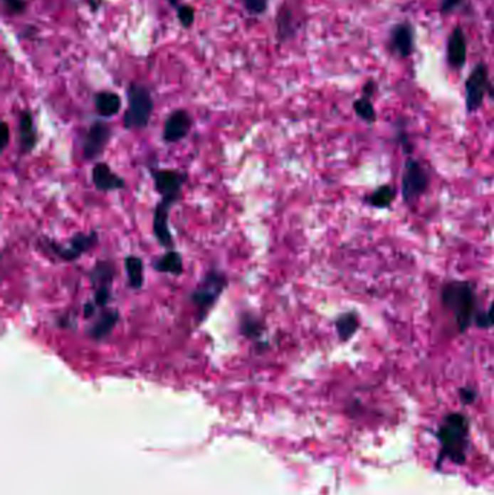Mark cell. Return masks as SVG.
<instances>
[{"label":"cell","instance_id":"1","mask_svg":"<svg viewBox=\"0 0 494 495\" xmlns=\"http://www.w3.org/2000/svg\"><path fill=\"white\" fill-rule=\"evenodd\" d=\"M441 303L452 313L458 332L466 334L475 317V290L474 284L464 280H452L441 288Z\"/></svg>","mask_w":494,"mask_h":495},{"label":"cell","instance_id":"2","mask_svg":"<svg viewBox=\"0 0 494 495\" xmlns=\"http://www.w3.org/2000/svg\"><path fill=\"white\" fill-rule=\"evenodd\" d=\"M228 287V277L218 270H211L206 272L203 280L196 285L191 292L190 300L197 309V324L206 320L209 312L221 299L225 288Z\"/></svg>","mask_w":494,"mask_h":495},{"label":"cell","instance_id":"3","mask_svg":"<svg viewBox=\"0 0 494 495\" xmlns=\"http://www.w3.org/2000/svg\"><path fill=\"white\" fill-rule=\"evenodd\" d=\"M127 97L128 109L125 116H123V127L130 131L147 128L154 112V99L151 90L141 82L132 81L127 89Z\"/></svg>","mask_w":494,"mask_h":495},{"label":"cell","instance_id":"4","mask_svg":"<svg viewBox=\"0 0 494 495\" xmlns=\"http://www.w3.org/2000/svg\"><path fill=\"white\" fill-rule=\"evenodd\" d=\"M99 236L96 230H92L89 233H75L71 239L68 246H63L57 243L53 239L43 238L39 240V246L46 250L47 252H51L54 257H57L61 261L73 262L78 260L81 255L88 254L98 245Z\"/></svg>","mask_w":494,"mask_h":495},{"label":"cell","instance_id":"5","mask_svg":"<svg viewBox=\"0 0 494 495\" xmlns=\"http://www.w3.org/2000/svg\"><path fill=\"white\" fill-rule=\"evenodd\" d=\"M468 423L463 415H449L441 429V440L445 452L452 459H463L464 449L467 443Z\"/></svg>","mask_w":494,"mask_h":495},{"label":"cell","instance_id":"6","mask_svg":"<svg viewBox=\"0 0 494 495\" xmlns=\"http://www.w3.org/2000/svg\"><path fill=\"white\" fill-rule=\"evenodd\" d=\"M429 187V176L422 164L414 156H407L401 176V198L404 203L418 200Z\"/></svg>","mask_w":494,"mask_h":495},{"label":"cell","instance_id":"7","mask_svg":"<svg viewBox=\"0 0 494 495\" xmlns=\"http://www.w3.org/2000/svg\"><path fill=\"white\" fill-rule=\"evenodd\" d=\"M491 82L488 80V68L485 63H478L466 80V109L468 115L478 112L484 97L488 95Z\"/></svg>","mask_w":494,"mask_h":495},{"label":"cell","instance_id":"8","mask_svg":"<svg viewBox=\"0 0 494 495\" xmlns=\"http://www.w3.org/2000/svg\"><path fill=\"white\" fill-rule=\"evenodd\" d=\"M157 193L164 198H182V188L187 181V174L179 170H151Z\"/></svg>","mask_w":494,"mask_h":495},{"label":"cell","instance_id":"9","mask_svg":"<svg viewBox=\"0 0 494 495\" xmlns=\"http://www.w3.org/2000/svg\"><path fill=\"white\" fill-rule=\"evenodd\" d=\"M112 138V128L103 120L93 122L83 139V156L88 161L96 159L103 154Z\"/></svg>","mask_w":494,"mask_h":495},{"label":"cell","instance_id":"10","mask_svg":"<svg viewBox=\"0 0 494 495\" xmlns=\"http://www.w3.org/2000/svg\"><path fill=\"white\" fill-rule=\"evenodd\" d=\"M176 203L177 201L173 198L161 197L159 203L157 204V208L154 211V219H152V232L155 239L162 247H166V250L169 251L174 247V240L169 226V216H170L172 208Z\"/></svg>","mask_w":494,"mask_h":495},{"label":"cell","instance_id":"11","mask_svg":"<svg viewBox=\"0 0 494 495\" xmlns=\"http://www.w3.org/2000/svg\"><path fill=\"white\" fill-rule=\"evenodd\" d=\"M191 127V115L186 109H176L164 122L162 138L167 144H177L189 135Z\"/></svg>","mask_w":494,"mask_h":495},{"label":"cell","instance_id":"12","mask_svg":"<svg viewBox=\"0 0 494 495\" xmlns=\"http://www.w3.org/2000/svg\"><path fill=\"white\" fill-rule=\"evenodd\" d=\"M468 46L464 29L461 25H456L451 31L446 43V61L454 70H461L467 63Z\"/></svg>","mask_w":494,"mask_h":495},{"label":"cell","instance_id":"13","mask_svg":"<svg viewBox=\"0 0 494 495\" xmlns=\"http://www.w3.org/2000/svg\"><path fill=\"white\" fill-rule=\"evenodd\" d=\"M390 48L401 58H409L415 53V31L407 22L396 23L390 31Z\"/></svg>","mask_w":494,"mask_h":495},{"label":"cell","instance_id":"14","mask_svg":"<svg viewBox=\"0 0 494 495\" xmlns=\"http://www.w3.org/2000/svg\"><path fill=\"white\" fill-rule=\"evenodd\" d=\"M92 180L99 191H115L127 187L125 180L113 173L107 162H98L92 170Z\"/></svg>","mask_w":494,"mask_h":495},{"label":"cell","instance_id":"15","mask_svg":"<svg viewBox=\"0 0 494 495\" xmlns=\"http://www.w3.org/2000/svg\"><path fill=\"white\" fill-rule=\"evenodd\" d=\"M298 33V22L289 5H281L275 15V38L280 44L289 43Z\"/></svg>","mask_w":494,"mask_h":495},{"label":"cell","instance_id":"16","mask_svg":"<svg viewBox=\"0 0 494 495\" xmlns=\"http://www.w3.org/2000/svg\"><path fill=\"white\" fill-rule=\"evenodd\" d=\"M117 321H119V312L116 309L106 307L102 310L99 317L93 321V324L88 329V334L96 342L103 341L113 332Z\"/></svg>","mask_w":494,"mask_h":495},{"label":"cell","instance_id":"17","mask_svg":"<svg viewBox=\"0 0 494 495\" xmlns=\"http://www.w3.org/2000/svg\"><path fill=\"white\" fill-rule=\"evenodd\" d=\"M19 147L23 154H29L33 151L38 142L36 129L33 125V116L29 110L21 113L19 117Z\"/></svg>","mask_w":494,"mask_h":495},{"label":"cell","instance_id":"18","mask_svg":"<svg viewBox=\"0 0 494 495\" xmlns=\"http://www.w3.org/2000/svg\"><path fill=\"white\" fill-rule=\"evenodd\" d=\"M95 109L102 117H113L122 109V99L117 93L112 90H100L93 97Z\"/></svg>","mask_w":494,"mask_h":495},{"label":"cell","instance_id":"19","mask_svg":"<svg viewBox=\"0 0 494 495\" xmlns=\"http://www.w3.org/2000/svg\"><path fill=\"white\" fill-rule=\"evenodd\" d=\"M361 319L355 310L340 314L335 320V330L341 342H350L359 330Z\"/></svg>","mask_w":494,"mask_h":495},{"label":"cell","instance_id":"20","mask_svg":"<svg viewBox=\"0 0 494 495\" xmlns=\"http://www.w3.org/2000/svg\"><path fill=\"white\" fill-rule=\"evenodd\" d=\"M239 332L246 339L260 342L261 336L266 332V323L254 313L245 312L239 317Z\"/></svg>","mask_w":494,"mask_h":495},{"label":"cell","instance_id":"21","mask_svg":"<svg viewBox=\"0 0 494 495\" xmlns=\"http://www.w3.org/2000/svg\"><path fill=\"white\" fill-rule=\"evenodd\" d=\"M154 268L162 274L182 275L184 271L183 257L176 250H170L154 261Z\"/></svg>","mask_w":494,"mask_h":495},{"label":"cell","instance_id":"22","mask_svg":"<svg viewBox=\"0 0 494 495\" xmlns=\"http://www.w3.org/2000/svg\"><path fill=\"white\" fill-rule=\"evenodd\" d=\"M394 198H396V188L391 184H383L377 187L374 191L369 193L364 198V201L369 206V208L386 211L391 208Z\"/></svg>","mask_w":494,"mask_h":495},{"label":"cell","instance_id":"23","mask_svg":"<svg viewBox=\"0 0 494 495\" xmlns=\"http://www.w3.org/2000/svg\"><path fill=\"white\" fill-rule=\"evenodd\" d=\"M115 265L110 261H98L95 267L90 271V280L95 288L98 287H112V282L115 280Z\"/></svg>","mask_w":494,"mask_h":495},{"label":"cell","instance_id":"24","mask_svg":"<svg viewBox=\"0 0 494 495\" xmlns=\"http://www.w3.org/2000/svg\"><path fill=\"white\" fill-rule=\"evenodd\" d=\"M125 270L128 275V285L132 290H141L144 285V261L140 257L130 255L125 258Z\"/></svg>","mask_w":494,"mask_h":495},{"label":"cell","instance_id":"25","mask_svg":"<svg viewBox=\"0 0 494 495\" xmlns=\"http://www.w3.org/2000/svg\"><path fill=\"white\" fill-rule=\"evenodd\" d=\"M352 107H354L355 115H357L362 122L368 123V125H373V123H376V120H377V112H376V109H374V105H373L372 99L361 96L359 99L354 100Z\"/></svg>","mask_w":494,"mask_h":495},{"label":"cell","instance_id":"26","mask_svg":"<svg viewBox=\"0 0 494 495\" xmlns=\"http://www.w3.org/2000/svg\"><path fill=\"white\" fill-rule=\"evenodd\" d=\"M239 2L242 4L246 14L253 16H261L268 11L271 0H239Z\"/></svg>","mask_w":494,"mask_h":495},{"label":"cell","instance_id":"27","mask_svg":"<svg viewBox=\"0 0 494 495\" xmlns=\"http://www.w3.org/2000/svg\"><path fill=\"white\" fill-rule=\"evenodd\" d=\"M176 15H177V19H179L180 25L184 29L191 28L194 21H196V9L191 5H187V4H182L176 9Z\"/></svg>","mask_w":494,"mask_h":495},{"label":"cell","instance_id":"28","mask_svg":"<svg viewBox=\"0 0 494 495\" xmlns=\"http://www.w3.org/2000/svg\"><path fill=\"white\" fill-rule=\"evenodd\" d=\"M474 324L478 329H490L494 327V300L491 302L488 310L485 313H475Z\"/></svg>","mask_w":494,"mask_h":495},{"label":"cell","instance_id":"29","mask_svg":"<svg viewBox=\"0 0 494 495\" xmlns=\"http://www.w3.org/2000/svg\"><path fill=\"white\" fill-rule=\"evenodd\" d=\"M4 8H5V12L8 15L18 16V15L25 14L28 4H26V0H4Z\"/></svg>","mask_w":494,"mask_h":495},{"label":"cell","instance_id":"30","mask_svg":"<svg viewBox=\"0 0 494 495\" xmlns=\"http://www.w3.org/2000/svg\"><path fill=\"white\" fill-rule=\"evenodd\" d=\"M112 299V294H110V287L107 285H103V287H98L96 290H95V303L98 307L100 309H106L109 302Z\"/></svg>","mask_w":494,"mask_h":495},{"label":"cell","instance_id":"31","mask_svg":"<svg viewBox=\"0 0 494 495\" xmlns=\"http://www.w3.org/2000/svg\"><path fill=\"white\" fill-rule=\"evenodd\" d=\"M461 4H463V0H441L439 12L442 15H449V14L454 12Z\"/></svg>","mask_w":494,"mask_h":495},{"label":"cell","instance_id":"32","mask_svg":"<svg viewBox=\"0 0 494 495\" xmlns=\"http://www.w3.org/2000/svg\"><path fill=\"white\" fill-rule=\"evenodd\" d=\"M397 141H399V145L401 147V149L407 154V156H410V155H411V151H414V148H411L409 135H407L404 131H399V132H397Z\"/></svg>","mask_w":494,"mask_h":495},{"label":"cell","instance_id":"33","mask_svg":"<svg viewBox=\"0 0 494 495\" xmlns=\"http://www.w3.org/2000/svg\"><path fill=\"white\" fill-rule=\"evenodd\" d=\"M376 92H377V82L374 80H368L362 87V96L372 99L376 95Z\"/></svg>","mask_w":494,"mask_h":495},{"label":"cell","instance_id":"34","mask_svg":"<svg viewBox=\"0 0 494 495\" xmlns=\"http://www.w3.org/2000/svg\"><path fill=\"white\" fill-rule=\"evenodd\" d=\"M460 395H461V400L464 403H467V404L473 403L475 400V397H477V394H475V391L473 388H461Z\"/></svg>","mask_w":494,"mask_h":495},{"label":"cell","instance_id":"35","mask_svg":"<svg viewBox=\"0 0 494 495\" xmlns=\"http://www.w3.org/2000/svg\"><path fill=\"white\" fill-rule=\"evenodd\" d=\"M96 303L95 302H88L85 306H83V316L86 317V319H92V317H95V314H96Z\"/></svg>","mask_w":494,"mask_h":495},{"label":"cell","instance_id":"36","mask_svg":"<svg viewBox=\"0 0 494 495\" xmlns=\"http://www.w3.org/2000/svg\"><path fill=\"white\" fill-rule=\"evenodd\" d=\"M2 128H4V141H2V149H5L8 145H9V137H11V132H9V125L6 122L2 123Z\"/></svg>","mask_w":494,"mask_h":495},{"label":"cell","instance_id":"37","mask_svg":"<svg viewBox=\"0 0 494 495\" xmlns=\"http://www.w3.org/2000/svg\"><path fill=\"white\" fill-rule=\"evenodd\" d=\"M166 2H167L172 8H174V9H177V8L182 5V4H180L182 0H166Z\"/></svg>","mask_w":494,"mask_h":495},{"label":"cell","instance_id":"38","mask_svg":"<svg viewBox=\"0 0 494 495\" xmlns=\"http://www.w3.org/2000/svg\"><path fill=\"white\" fill-rule=\"evenodd\" d=\"M488 96L494 100V86H490V89H488Z\"/></svg>","mask_w":494,"mask_h":495}]
</instances>
